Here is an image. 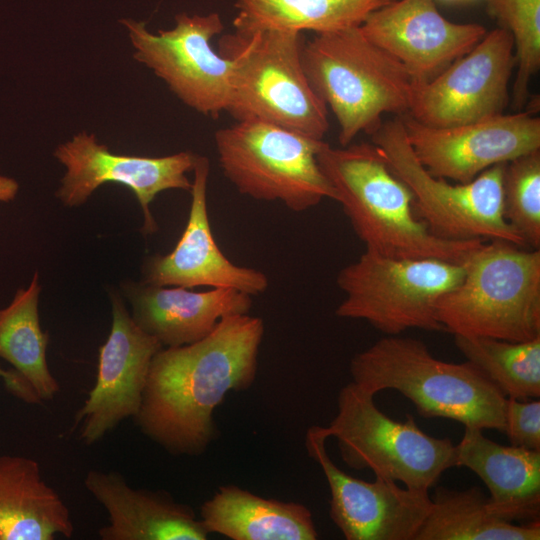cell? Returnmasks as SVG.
<instances>
[{"label":"cell","instance_id":"6da1fadb","mask_svg":"<svg viewBox=\"0 0 540 540\" xmlns=\"http://www.w3.org/2000/svg\"><path fill=\"white\" fill-rule=\"evenodd\" d=\"M263 336V320L241 314L199 341L161 348L133 418L140 431L170 454L204 453L218 433L215 409L229 392L254 383Z\"/></svg>","mask_w":540,"mask_h":540},{"label":"cell","instance_id":"7a4b0ae2","mask_svg":"<svg viewBox=\"0 0 540 540\" xmlns=\"http://www.w3.org/2000/svg\"><path fill=\"white\" fill-rule=\"evenodd\" d=\"M318 164L366 250L394 258L464 263L484 240H449L416 218L414 197L372 143L335 148L324 141Z\"/></svg>","mask_w":540,"mask_h":540},{"label":"cell","instance_id":"3957f363","mask_svg":"<svg viewBox=\"0 0 540 540\" xmlns=\"http://www.w3.org/2000/svg\"><path fill=\"white\" fill-rule=\"evenodd\" d=\"M349 370L370 394L399 391L421 417L505 432V394L472 363L437 359L418 339L387 335L354 355Z\"/></svg>","mask_w":540,"mask_h":540},{"label":"cell","instance_id":"277c9868","mask_svg":"<svg viewBox=\"0 0 540 540\" xmlns=\"http://www.w3.org/2000/svg\"><path fill=\"white\" fill-rule=\"evenodd\" d=\"M301 62L312 89L338 122L342 147L362 132L373 134L385 114L410 112L415 88L411 75L360 26L315 33L304 41Z\"/></svg>","mask_w":540,"mask_h":540},{"label":"cell","instance_id":"5b68a950","mask_svg":"<svg viewBox=\"0 0 540 540\" xmlns=\"http://www.w3.org/2000/svg\"><path fill=\"white\" fill-rule=\"evenodd\" d=\"M302 32L235 30L222 35L218 52L233 64L226 112L236 121L257 120L323 140L328 108L305 75Z\"/></svg>","mask_w":540,"mask_h":540},{"label":"cell","instance_id":"8992f818","mask_svg":"<svg viewBox=\"0 0 540 540\" xmlns=\"http://www.w3.org/2000/svg\"><path fill=\"white\" fill-rule=\"evenodd\" d=\"M444 331L511 342L540 336V250L484 241L436 306Z\"/></svg>","mask_w":540,"mask_h":540},{"label":"cell","instance_id":"52a82bcc","mask_svg":"<svg viewBox=\"0 0 540 540\" xmlns=\"http://www.w3.org/2000/svg\"><path fill=\"white\" fill-rule=\"evenodd\" d=\"M371 138L393 173L412 192L415 211L434 235L449 240H504L526 247L504 216L505 164L490 167L468 183L455 184L431 175L420 163L401 116L383 121Z\"/></svg>","mask_w":540,"mask_h":540},{"label":"cell","instance_id":"ba28073f","mask_svg":"<svg viewBox=\"0 0 540 540\" xmlns=\"http://www.w3.org/2000/svg\"><path fill=\"white\" fill-rule=\"evenodd\" d=\"M465 262L394 258L370 250L340 270L345 293L335 314L365 320L386 335L408 329L444 331L436 316L441 297L462 280Z\"/></svg>","mask_w":540,"mask_h":540},{"label":"cell","instance_id":"9c48e42d","mask_svg":"<svg viewBox=\"0 0 540 540\" xmlns=\"http://www.w3.org/2000/svg\"><path fill=\"white\" fill-rule=\"evenodd\" d=\"M374 396L354 382L343 386L335 418L322 426L325 435L337 439L348 467L428 491L456 466L455 445L423 432L411 414L403 422L393 420L378 409Z\"/></svg>","mask_w":540,"mask_h":540},{"label":"cell","instance_id":"30bf717a","mask_svg":"<svg viewBox=\"0 0 540 540\" xmlns=\"http://www.w3.org/2000/svg\"><path fill=\"white\" fill-rule=\"evenodd\" d=\"M214 139L219 165L241 194L296 212L337 199L317 161L324 140L257 120L236 121Z\"/></svg>","mask_w":540,"mask_h":540},{"label":"cell","instance_id":"8fae6325","mask_svg":"<svg viewBox=\"0 0 540 540\" xmlns=\"http://www.w3.org/2000/svg\"><path fill=\"white\" fill-rule=\"evenodd\" d=\"M172 29L153 34L146 23L121 19L134 48L133 58L151 69L185 105L211 117L226 111L232 61L211 46L224 30L220 15L180 13Z\"/></svg>","mask_w":540,"mask_h":540},{"label":"cell","instance_id":"7c38bea8","mask_svg":"<svg viewBox=\"0 0 540 540\" xmlns=\"http://www.w3.org/2000/svg\"><path fill=\"white\" fill-rule=\"evenodd\" d=\"M516 67L514 42L502 27L484 37L429 81L416 85L409 116L430 127H452L503 114Z\"/></svg>","mask_w":540,"mask_h":540},{"label":"cell","instance_id":"4fadbf2b","mask_svg":"<svg viewBox=\"0 0 540 540\" xmlns=\"http://www.w3.org/2000/svg\"><path fill=\"white\" fill-rule=\"evenodd\" d=\"M401 117L420 163L431 175L456 183H468L490 167L540 150V118L528 110L441 128Z\"/></svg>","mask_w":540,"mask_h":540},{"label":"cell","instance_id":"5bb4252c","mask_svg":"<svg viewBox=\"0 0 540 540\" xmlns=\"http://www.w3.org/2000/svg\"><path fill=\"white\" fill-rule=\"evenodd\" d=\"M322 426L306 433L309 456L321 467L330 489L329 515L347 540H415L430 508L428 491L400 487L375 476L373 482L342 471L326 450Z\"/></svg>","mask_w":540,"mask_h":540},{"label":"cell","instance_id":"9a60e30c","mask_svg":"<svg viewBox=\"0 0 540 540\" xmlns=\"http://www.w3.org/2000/svg\"><path fill=\"white\" fill-rule=\"evenodd\" d=\"M54 156L66 168L57 190V197L67 207L82 205L104 183L127 186L142 208V232L157 231L150 204L157 194L169 189L191 190L192 181L186 176L193 171L197 154L182 151L163 157L118 155L99 144L94 134L86 131L75 134L60 144Z\"/></svg>","mask_w":540,"mask_h":540},{"label":"cell","instance_id":"2e32d148","mask_svg":"<svg viewBox=\"0 0 540 540\" xmlns=\"http://www.w3.org/2000/svg\"><path fill=\"white\" fill-rule=\"evenodd\" d=\"M111 302L112 326L99 348L96 382L74 418L88 446L137 415L151 361L163 348L136 324L118 294H111Z\"/></svg>","mask_w":540,"mask_h":540},{"label":"cell","instance_id":"e0dca14e","mask_svg":"<svg viewBox=\"0 0 540 540\" xmlns=\"http://www.w3.org/2000/svg\"><path fill=\"white\" fill-rule=\"evenodd\" d=\"M360 29L404 65L415 86L465 55L487 32L477 23L448 20L435 0H393L374 11Z\"/></svg>","mask_w":540,"mask_h":540},{"label":"cell","instance_id":"ac0fdd59","mask_svg":"<svg viewBox=\"0 0 540 540\" xmlns=\"http://www.w3.org/2000/svg\"><path fill=\"white\" fill-rule=\"evenodd\" d=\"M209 170L208 158L199 155L193 169L192 199L184 232L170 253L149 259L144 283L188 289L232 288L250 296L259 295L268 288L267 276L229 260L212 234L207 207Z\"/></svg>","mask_w":540,"mask_h":540},{"label":"cell","instance_id":"d6986e66","mask_svg":"<svg viewBox=\"0 0 540 540\" xmlns=\"http://www.w3.org/2000/svg\"><path fill=\"white\" fill-rule=\"evenodd\" d=\"M86 490L108 513L102 540H206L210 535L194 510L165 491L135 489L118 472L92 469Z\"/></svg>","mask_w":540,"mask_h":540},{"label":"cell","instance_id":"ffe728a7","mask_svg":"<svg viewBox=\"0 0 540 540\" xmlns=\"http://www.w3.org/2000/svg\"><path fill=\"white\" fill-rule=\"evenodd\" d=\"M132 318L163 347L194 343L233 315L248 314L251 296L232 288L193 292L183 287L131 283L124 287Z\"/></svg>","mask_w":540,"mask_h":540},{"label":"cell","instance_id":"44dd1931","mask_svg":"<svg viewBox=\"0 0 540 540\" xmlns=\"http://www.w3.org/2000/svg\"><path fill=\"white\" fill-rule=\"evenodd\" d=\"M456 467L464 466L490 492L488 508L508 522H540V450L500 445L482 429L464 426L455 446Z\"/></svg>","mask_w":540,"mask_h":540},{"label":"cell","instance_id":"7402d4cb","mask_svg":"<svg viewBox=\"0 0 540 540\" xmlns=\"http://www.w3.org/2000/svg\"><path fill=\"white\" fill-rule=\"evenodd\" d=\"M73 532L70 510L42 479L39 463L0 455V540H53Z\"/></svg>","mask_w":540,"mask_h":540},{"label":"cell","instance_id":"603a6c76","mask_svg":"<svg viewBox=\"0 0 540 540\" xmlns=\"http://www.w3.org/2000/svg\"><path fill=\"white\" fill-rule=\"evenodd\" d=\"M209 534L232 540H315L311 511L303 504L264 498L235 485L220 486L200 508Z\"/></svg>","mask_w":540,"mask_h":540},{"label":"cell","instance_id":"cb8c5ba5","mask_svg":"<svg viewBox=\"0 0 540 540\" xmlns=\"http://www.w3.org/2000/svg\"><path fill=\"white\" fill-rule=\"evenodd\" d=\"M40 290L36 272L29 286L19 289L11 303L0 309V358L20 377L30 403L51 401L60 391L46 359L48 334L39 322Z\"/></svg>","mask_w":540,"mask_h":540},{"label":"cell","instance_id":"d4e9b609","mask_svg":"<svg viewBox=\"0 0 540 540\" xmlns=\"http://www.w3.org/2000/svg\"><path fill=\"white\" fill-rule=\"evenodd\" d=\"M540 522L515 524L492 514L477 486L437 487L415 540H539Z\"/></svg>","mask_w":540,"mask_h":540},{"label":"cell","instance_id":"484cf974","mask_svg":"<svg viewBox=\"0 0 540 540\" xmlns=\"http://www.w3.org/2000/svg\"><path fill=\"white\" fill-rule=\"evenodd\" d=\"M393 0H235V30H305L314 33L361 26Z\"/></svg>","mask_w":540,"mask_h":540},{"label":"cell","instance_id":"4316f807","mask_svg":"<svg viewBox=\"0 0 540 540\" xmlns=\"http://www.w3.org/2000/svg\"><path fill=\"white\" fill-rule=\"evenodd\" d=\"M466 360L480 369L507 398L539 399L540 336L511 342L479 336L454 335Z\"/></svg>","mask_w":540,"mask_h":540},{"label":"cell","instance_id":"83f0119b","mask_svg":"<svg viewBox=\"0 0 540 540\" xmlns=\"http://www.w3.org/2000/svg\"><path fill=\"white\" fill-rule=\"evenodd\" d=\"M487 12L513 38L516 75L512 104L522 111L532 77L540 68V0H486Z\"/></svg>","mask_w":540,"mask_h":540},{"label":"cell","instance_id":"f1b7e54d","mask_svg":"<svg viewBox=\"0 0 540 540\" xmlns=\"http://www.w3.org/2000/svg\"><path fill=\"white\" fill-rule=\"evenodd\" d=\"M503 207L526 246L540 249V150L505 164Z\"/></svg>","mask_w":540,"mask_h":540},{"label":"cell","instance_id":"f546056e","mask_svg":"<svg viewBox=\"0 0 540 540\" xmlns=\"http://www.w3.org/2000/svg\"><path fill=\"white\" fill-rule=\"evenodd\" d=\"M505 434L510 445L540 450V401L507 398Z\"/></svg>","mask_w":540,"mask_h":540},{"label":"cell","instance_id":"4dcf8cb0","mask_svg":"<svg viewBox=\"0 0 540 540\" xmlns=\"http://www.w3.org/2000/svg\"><path fill=\"white\" fill-rule=\"evenodd\" d=\"M0 377L4 380L6 388L10 393L24 402L30 403L29 395L17 373L11 370H4L0 367Z\"/></svg>","mask_w":540,"mask_h":540},{"label":"cell","instance_id":"1f68e13d","mask_svg":"<svg viewBox=\"0 0 540 540\" xmlns=\"http://www.w3.org/2000/svg\"><path fill=\"white\" fill-rule=\"evenodd\" d=\"M19 190L16 180L6 176H0V201L9 202L15 198Z\"/></svg>","mask_w":540,"mask_h":540}]
</instances>
